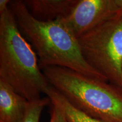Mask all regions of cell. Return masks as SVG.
Wrapping results in <instances>:
<instances>
[{
  "label": "cell",
  "instance_id": "1",
  "mask_svg": "<svg viewBox=\"0 0 122 122\" xmlns=\"http://www.w3.org/2000/svg\"><path fill=\"white\" fill-rule=\"evenodd\" d=\"M9 8L21 32L36 53L41 69L60 67L108 81L103 75L86 62L78 39L62 18L49 22L38 20L29 11L24 1L20 0L10 1Z\"/></svg>",
  "mask_w": 122,
  "mask_h": 122
},
{
  "label": "cell",
  "instance_id": "2",
  "mask_svg": "<svg viewBox=\"0 0 122 122\" xmlns=\"http://www.w3.org/2000/svg\"><path fill=\"white\" fill-rule=\"evenodd\" d=\"M0 80L30 102L41 98L50 86L10 8L0 13Z\"/></svg>",
  "mask_w": 122,
  "mask_h": 122
},
{
  "label": "cell",
  "instance_id": "3",
  "mask_svg": "<svg viewBox=\"0 0 122 122\" xmlns=\"http://www.w3.org/2000/svg\"><path fill=\"white\" fill-rule=\"evenodd\" d=\"M49 83L77 109L106 122H122V89L108 81L60 67L42 70Z\"/></svg>",
  "mask_w": 122,
  "mask_h": 122
},
{
  "label": "cell",
  "instance_id": "4",
  "mask_svg": "<svg viewBox=\"0 0 122 122\" xmlns=\"http://www.w3.org/2000/svg\"><path fill=\"white\" fill-rule=\"evenodd\" d=\"M78 40L86 62L122 89V16L85 33Z\"/></svg>",
  "mask_w": 122,
  "mask_h": 122
},
{
  "label": "cell",
  "instance_id": "5",
  "mask_svg": "<svg viewBox=\"0 0 122 122\" xmlns=\"http://www.w3.org/2000/svg\"><path fill=\"white\" fill-rule=\"evenodd\" d=\"M119 16L115 0H78L71 13L61 18L78 39Z\"/></svg>",
  "mask_w": 122,
  "mask_h": 122
},
{
  "label": "cell",
  "instance_id": "6",
  "mask_svg": "<svg viewBox=\"0 0 122 122\" xmlns=\"http://www.w3.org/2000/svg\"><path fill=\"white\" fill-rule=\"evenodd\" d=\"M28 104L27 99L0 80V122H23Z\"/></svg>",
  "mask_w": 122,
  "mask_h": 122
},
{
  "label": "cell",
  "instance_id": "7",
  "mask_svg": "<svg viewBox=\"0 0 122 122\" xmlns=\"http://www.w3.org/2000/svg\"><path fill=\"white\" fill-rule=\"evenodd\" d=\"M29 11L38 20L49 22L66 16L78 0H25Z\"/></svg>",
  "mask_w": 122,
  "mask_h": 122
},
{
  "label": "cell",
  "instance_id": "8",
  "mask_svg": "<svg viewBox=\"0 0 122 122\" xmlns=\"http://www.w3.org/2000/svg\"><path fill=\"white\" fill-rule=\"evenodd\" d=\"M45 95L49 98L51 104L57 105L62 109L69 122H106L89 117L76 109L62 94L51 85Z\"/></svg>",
  "mask_w": 122,
  "mask_h": 122
},
{
  "label": "cell",
  "instance_id": "9",
  "mask_svg": "<svg viewBox=\"0 0 122 122\" xmlns=\"http://www.w3.org/2000/svg\"><path fill=\"white\" fill-rule=\"evenodd\" d=\"M51 103L48 97L29 101V104L23 122H39L42 111L45 106Z\"/></svg>",
  "mask_w": 122,
  "mask_h": 122
},
{
  "label": "cell",
  "instance_id": "10",
  "mask_svg": "<svg viewBox=\"0 0 122 122\" xmlns=\"http://www.w3.org/2000/svg\"><path fill=\"white\" fill-rule=\"evenodd\" d=\"M50 122H69L63 111L57 105L51 104Z\"/></svg>",
  "mask_w": 122,
  "mask_h": 122
},
{
  "label": "cell",
  "instance_id": "11",
  "mask_svg": "<svg viewBox=\"0 0 122 122\" xmlns=\"http://www.w3.org/2000/svg\"><path fill=\"white\" fill-rule=\"evenodd\" d=\"M10 0H1L0 1V13L9 9V5L10 3Z\"/></svg>",
  "mask_w": 122,
  "mask_h": 122
},
{
  "label": "cell",
  "instance_id": "12",
  "mask_svg": "<svg viewBox=\"0 0 122 122\" xmlns=\"http://www.w3.org/2000/svg\"><path fill=\"white\" fill-rule=\"evenodd\" d=\"M115 2L120 10V15L122 16V0H115Z\"/></svg>",
  "mask_w": 122,
  "mask_h": 122
}]
</instances>
